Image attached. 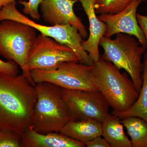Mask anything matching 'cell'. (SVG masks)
I'll return each instance as SVG.
<instances>
[{
    "label": "cell",
    "mask_w": 147,
    "mask_h": 147,
    "mask_svg": "<svg viewBox=\"0 0 147 147\" xmlns=\"http://www.w3.org/2000/svg\"><path fill=\"white\" fill-rule=\"evenodd\" d=\"M37 98L35 86L24 74L0 72V129L21 137L31 126Z\"/></svg>",
    "instance_id": "6da1fadb"
},
{
    "label": "cell",
    "mask_w": 147,
    "mask_h": 147,
    "mask_svg": "<svg viewBox=\"0 0 147 147\" xmlns=\"http://www.w3.org/2000/svg\"><path fill=\"white\" fill-rule=\"evenodd\" d=\"M93 73L96 88L113 109L112 114L124 113L134 104L139 93L127 72L100 59L94 62Z\"/></svg>",
    "instance_id": "7a4b0ae2"
},
{
    "label": "cell",
    "mask_w": 147,
    "mask_h": 147,
    "mask_svg": "<svg viewBox=\"0 0 147 147\" xmlns=\"http://www.w3.org/2000/svg\"><path fill=\"white\" fill-rule=\"evenodd\" d=\"M35 88L37 98L30 128L41 134L59 132L71 120L60 87L43 82L36 84Z\"/></svg>",
    "instance_id": "3957f363"
},
{
    "label": "cell",
    "mask_w": 147,
    "mask_h": 147,
    "mask_svg": "<svg viewBox=\"0 0 147 147\" xmlns=\"http://www.w3.org/2000/svg\"><path fill=\"white\" fill-rule=\"evenodd\" d=\"M116 35L114 39L104 36L100 40L99 45L104 50L100 57L112 63L119 70L124 69L139 93L143 83L142 58L146 49L133 36L123 33Z\"/></svg>",
    "instance_id": "277c9868"
},
{
    "label": "cell",
    "mask_w": 147,
    "mask_h": 147,
    "mask_svg": "<svg viewBox=\"0 0 147 147\" xmlns=\"http://www.w3.org/2000/svg\"><path fill=\"white\" fill-rule=\"evenodd\" d=\"M37 36L36 30L27 24L9 20L0 23V56L16 63L34 86L28 68V59Z\"/></svg>",
    "instance_id": "5b68a950"
},
{
    "label": "cell",
    "mask_w": 147,
    "mask_h": 147,
    "mask_svg": "<svg viewBox=\"0 0 147 147\" xmlns=\"http://www.w3.org/2000/svg\"><path fill=\"white\" fill-rule=\"evenodd\" d=\"M4 20L18 21L31 26L40 34L52 38L69 47L76 54L80 63L88 65L93 63L82 47V37L76 27L69 25L46 26L38 24L18 11L16 1L4 6L0 9V21Z\"/></svg>",
    "instance_id": "8992f818"
},
{
    "label": "cell",
    "mask_w": 147,
    "mask_h": 147,
    "mask_svg": "<svg viewBox=\"0 0 147 147\" xmlns=\"http://www.w3.org/2000/svg\"><path fill=\"white\" fill-rule=\"evenodd\" d=\"M30 74L35 84L47 82L66 89L98 90L93 73V65L65 62L55 70L33 69L30 71Z\"/></svg>",
    "instance_id": "52a82bcc"
},
{
    "label": "cell",
    "mask_w": 147,
    "mask_h": 147,
    "mask_svg": "<svg viewBox=\"0 0 147 147\" xmlns=\"http://www.w3.org/2000/svg\"><path fill=\"white\" fill-rule=\"evenodd\" d=\"M65 62L79 63L76 54L66 45L50 37L39 34L28 56V66L33 69L51 71Z\"/></svg>",
    "instance_id": "ba28073f"
},
{
    "label": "cell",
    "mask_w": 147,
    "mask_h": 147,
    "mask_svg": "<svg viewBox=\"0 0 147 147\" xmlns=\"http://www.w3.org/2000/svg\"><path fill=\"white\" fill-rule=\"evenodd\" d=\"M61 92L72 120L92 118L102 122L109 114L110 105L98 90H79L61 88Z\"/></svg>",
    "instance_id": "9c48e42d"
},
{
    "label": "cell",
    "mask_w": 147,
    "mask_h": 147,
    "mask_svg": "<svg viewBox=\"0 0 147 147\" xmlns=\"http://www.w3.org/2000/svg\"><path fill=\"white\" fill-rule=\"evenodd\" d=\"M142 2L141 0H132L127 7L118 13L98 16V19L106 25L104 36L110 38L119 33L130 35L137 38L141 45L147 49L146 38L137 17V9Z\"/></svg>",
    "instance_id": "30bf717a"
},
{
    "label": "cell",
    "mask_w": 147,
    "mask_h": 147,
    "mask_svg": "<svg viewBox=\"0 0 147 147\" xmlns=\"http://www.w3.org/2000/svg\"><path fill=\"white\" fill-rule=\"evenodd\" d=\"M77 0H42L40 5L44 21L51 26L69 25L76 27L83 38L88 36L86 26L73 9Z\"/></svg>",
    "instance_id": "8fae6325"
},
{
    "label": "cell",
    "mask_w": 147,
    "mask_h": 147,
    "mask_svg": "<svg viewBox=\"0 0 147 147\" xmlns=\"http://www.w3.org/2000/svg\"><path fill=\"white\" fill-rule=\"evenodd\" d=\"M82 4L86 12L90 24V34L86 40H83L82 47L88 54L90 59L94 62L100 59L98 46L100 40L105 35L106 24L100 21L96 14L94 0H77Z\"/></svg>",
    "instance_id": "7c38bea8"
},
{
    "label": "cell",
    "mask_w": 147,
    "mask_h": 147,
    "mask_svg": "<svg viewBox=\"0 0 147 147\" xmlns=\"http://www.w3.org/2000/svg\"><path fill=\"white\" fill-rule=\"evenodd\" d=\"M22 147H84L85 144L60 132L41 134L30 128L21 136Z\"/></svg>",
    "instance_id": "4fadbf2b"
},
{
    "label": "cell",
    "mask_w": 147,
    "mask_h": 147,
    "mask_svg": "<svg viewBox=\"0 0 147 147\" xmlns=\"http://www.w3.org/2000/svg\"><path fill=\"white\" fill-rule=\"evenodd\" d=\"M59 132L85 144L95 137L102 136V122L92 118L81 121L71 120Z\"/></svg>",
    "instance_id": "5bb4252c"
},
{
    "label": "cell",
    "mask_w": 147,
    "mask_h": 147,
    "mask_svg": "<svg viewBox=\"0 0 147 147\" xmlns=\"http://www.w3.org/2000/svg\"><path fill=\"white\" fill-rule=\"evenodd\" d=\"M102 136L111 147H132L124 131V125L117 116L109 113L102 121Z\"/></svg>",
    "instance_id": "9a60e30c"
},
{
    "label": "cell",
    "mask_w": 147,
    "mask_h": 147,
    "mask_svg": "<svg viewBox=\"0 0 147 147\" xmlns=\"http://www.w3.org/2000/svg\"><path fill=\"white\" fill-rule=\"evenodd\" d=\"M143 65L142 75L143 83L137 100L125 112L113 114L118 117L121 119L127 117H137L141 118L147 122V53L146 52Z\"/></svg>",
    "instance_id": "2e32d148"
},
{
    "label": "cell",
    "mask_w": 147,
    "mask_h": 147,
    "mask_svg": "<svg viewBox=\"0 0 147 147\" xmlns=\"http://www.w3.org/2000/svg\"><path fill=\"white\" fill-rule=\"evenodd\" d=\"M131 138L132 147H147V122L141 118L129 117L121 119Z\"/></svg>",
    "instance_id": "e0dca14e"
},
{
    "label": "cell",
    "mask_w": 147,
    "mask_h": 147,
    "mask_svg": "<svg viewBox=\"0 0 147 147\" xmlns=\"http://www.w3.org/2000/svg\"><path fill=\"white\" fill-rule=\"evenodd\" d=\"M132 0H94L96 13L115 14L128 6Z\"/></svg>",
    "instance_id": "ac0fdd59"
},
{
    "label": "cell",
    "mask_w": 147,
    "mask_h": 147,
    "mask_svg": "<svg viewBox=\"0 0 147 147\" xmlns=\"http://www.w3.org/2000/svg\"><path fill=\"white\" fill-rule=\"evenodd\" d=\"M0 147H22V137L14 131L0 129Z\"/></svg>",
    "instance_id": "d6986e66"
},
{
    "label": "cell",
    "mask_w": 147,
    "mask_h": 147,
    "mask_svg": "<svg viewBox=\"0 0 147 147\" xmlns=\"http://www.w3.org/2000/svg\"><path fill=\"white\" fill-rule=\"evenodd\" d=\"M42 0H28V1H20L18 3L24 6L23 11L24 14L29 15L32 18L39 21L40 15L38 11V7Z\"/></svg>",
    "instance_id": "ffe728a7"
},
{
    "label": "cell",
    "mask_w": 147,
    "mask_h": 147,
    "mask_svg": "<svg viewBox=\"0 0 147 147\" xmlns=\"http://www.w3.org/2000/svg\"><path fill=\"white\" fill-rule=\"evenodd\" d=\"M18 65L13 61H5L0 59V72L9 75H18Z\"/></svg>",
    "instance_id": "44dd1931"
},
{
    "label": "cell",
    "mask_w": 147,
    "mask_h": 147,
    "mask_svg": "<svg viewBox=\"0 0 147 147\" xmlns=\"http://www.w3.org/2000/svg\"><path fill=\"white\" fill-rule=\"evenodd\" d=\"M87 147H111L109 143L101 136H98L85 144Z\"/></svg>",
    "instance_id": "7402d4cb"
},
{
    "label": "cell",
    "mask_w": 147,
    "mask_h": 147,
    "mask_svg": "<svg viewBox=\"0 0 147 147\" xmlns=\"http://www.w3.org/2000/svg\"><path fill=\"white\" fill-rule=\"evenodd\" d=\"M137 17L138 24L142 28V30L144 34L146 41L147 48V16L137 13ZM146 53H147V50Z\"/></svg>",
    "instance_id": "603a6c76"
},
{
    "label": "cell",
    "mask_w": 147,
    "mask_h": 147,
    "mask_svg": "<svg viewBox=\"0 0 147 147\" xmlns=\"http://www.w3.org/2000/svg\"><path fill=\"white\" fill-rule=\"evenodd\" d=\"M16 1H25V0H0V9L4 6L12 2Z\"/></svg>",
    "instance_id": "cb8c5ba5"
},
{
    "label": "cell",
    "mask_w": 147,
    "mask_h": 147,
    "mask_svg": "<svg viewBox=\"0 0 147 147\" xmlns=\"http://www.w3.org/2000/svg\"><path fill=\"white\" fill-rule=\"evenodd\" d=\"M142 1H147V0H141Z\"/></svg>",
    "instance_id": "d4e9b609"
}]
</instances>
